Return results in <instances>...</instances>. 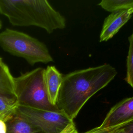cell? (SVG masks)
<instances>
[{"instance_id":"1","label":"cell","mask_w":133,"mask_h":133,"mask_svg":"<svg viewBox=\"0 0 133 133\" xmlns=\"http://www.w3.org/2000/svg\"><path fill=\"white\" fill-rule=\"evenodd\" d=\"M117 74L115 68L105 63L63 75L56 107L73 121L86 102L107 86Z\"/></svg>"},{"instance_id":"2","label":"cell","mask_w":133,"mask_h":133,"mask_svg":"<svg viewBox=\"0 0 133 133\" xmlns=\"http://www.w3.org/2000/svg\"><path fill=\"white\" fill-rule=\"evenodd\" d=\"M0 14L14 26H34L52 33L66 26V19L46 0H0Z\"/></svg>"},{"instance_id":"3","label":"cell","mask_w":133,"mask_h":133,"mask_svg":"<svg viewBox=\"0 0 133 133\" xmlns=\"http://www.w3.org/2000/svg\"><path fill=\"white\" fill-rule=\"evenodd\" d=\"M0 47L11 55L22 58L31 65L53 62L46 45L22 32L6 28L0 33Z\"/></svg>"},{"instance_id":"4","label":"cell","mask_w":133,"mask_h":133,"mask_svg":"<svg viewBox=\"0 0 133 133\" xmlns=\"http://www.w3.org/2000/svg\"><path fill=\"white\" fill-rule=\"evenodd\" d=\"M45 69L37 68L14 77L15 93L19 105L59 111L49 101L44 81Z\"/></svg>"},{"instance_id":"5","label":"cell","mask_w":133,"mask_h":133,"mask_svg":"<svg viewBox=\"0 0 133 133\" xmlns=\"http://www.w3.org/2000/svg\"><path fill=\"white\" fill-rule=\"evenodd\" d=\"M16 114L30 122L43 133H61L73 122L59 111H48L19 104Z\"/></svg>"},{"instance_id":"6","label":"cell","mask_w":133,"mask_h":133,"mask_svg":"<svg viewBox=\"0 0 133 133\" xmlns=\"http://www.w3.org/2000/svg\"><path fill=\"white\" fill-rule=\"evenodd\" d=\"M132 119L133 96L122 100L112 107L99 127L111 128L124 124Z\"/></svg>"},{"instance_id":"7","label":"cell","mask_w":133,"mask_h":133,"mask_svg":"<svg viewBox=\"0 0 133 133\" xmlns=\"http://www.w3.org/2000/svg\"><path fill=\"white\" fill-rule=\"evenodd\" d=\"M132 14L133 9L112 12L104 20L99 36L100 42L107 41L112 38L128 22Z\"/></svg>"},{"instance_id":"8","label":"cell","mask_w":133,"mask_h":133,"mask_svg":"<svg viewBox=\"0 0 133 133\" xmlns=\"http://www.w3.org/2000/svg\"><path fill=\"white\" fill-rule=\"evenodd\" d=\"M63 76L54 65H48L45 69L44 81L49 101L55 106Z\"/></svg>"},{"instance_id":"9","label":"cell","mask_w":133,"mask_h":133,"mask_svg":"<svg viewBox=\"0 0 133 133\" xmlns=\"http://www.w3.org/2000/svg\"><path fill=\"white\" fill-rule=\"evenodd\" d=\"M6 133H43L21 117L16 115L6 122Z\"/></svg>"},{"instance_id":"10","label":"cell","mask_w":133,"mask_h":133,"mask_svg":"<svg viewBox=\"0 0 133 133\" xmlns=\"http://www.w3.org/2000/svg\"><path fill=\"white\" fill-rule=\"evenodd\" d=\"M19 103L16 95L0 96V120L6 122L16 112Z\"/></svg>"},{"instance_id":"11","label":"cell","mask_w":133,"mask_h":133,"mask_svg":"<svg viewBox=\"0 0 133 133\" xmlns=\"http://www.w3.org/2000/svg\"><path fill=\"white\" fill-rule=\"evenodd\" d=\"M14 77L9 67L4 63L0 66V96L16 95L14 90Z\"/></svg>"},{"instance_id":"12","label":"cell","mask_w":133,"mask_h":133,"mask_svg":"<svg viewBox=\"0 0 133 133\" xmlns=\"http://www.w3.org/2000/svg\"><path fill=\"white\" fill-rule=\"evenodd\" d=\"M109 12L133 9V0H102L98 4Z\"/></svg>"},{"instance_id":"13","label":"cell","mask_w":133,"mask_h":133,"mask_svg":"<svg viewBox=\"0 0 133 133\" xmlns=\"http://www.w3.org/2000/svg\"><path fill=\"white\" fill-rule=\"evenodd\" d=\"M128 39L129 45L126 59V74L124 80L133 89V30Z\"/></svg>"},{"instance_id":"14","label":"cell","mask_w":133,"mask_h":133,"mask_svg":"<svg viewBox=\"0 0 133 133\" xmlns=\"http://www.w3.org/2000/svg\"><path fill=\"white\" fill-rule=\"evenodd\" d=\"M124 124L108 128H101L97 127L84 133H121L122 128Z\"/></svg>"},{"instance_id":"15","label":"cell","mask_w":133,"mask_h":133,"mask_svg":"<svg viewBox=\"0 0 133 133\" xmlns=\"http://www.w3.org/2000/svg\"><path fill=\"white\" fill-rule=\"evenodd\" d=\"M121 133H133V119L123 126Z\"/></svg>"},{"instance_id":"16","label":"cell","mask_w":133,"mask_h":133,"mask_svg":"<svg viewBox=\"0 0 133 133\" xmlns=\"http://www.w3.org/2000/svg\"><path fill=\"white\" fill-rule=\"evenodd\" d=\"M61 133H78V132L75 124L74 123V122H73Z\"/></svg>"},{"instance_id":"17","label":"cell","mask_w":133,"mask_h":133,"mask_svg":"<svg viewBox=\"0 0 133 133\" xmlns=\"http://www.w3.org/2000/svg\"><path fill=\"white\" fill-rule=\"evenodd\" d=\"M0 133H6V123L1 120H0Z\"/></svg>"},{"instance_id":"18","label":"cell","mask_w":133,"mask_h":133,"mask_svg":"<svg viewBox=\"0 0 133 133\" xmlns=\"http://www.w3.org/2000/svg\"><path fill=\"white\" fill-rule=\"evenodd\" d=\"M4 63V62H3V59H2V58L0 57V66H1L3 64V63Z\"/></svg>"},{"instance_id":"19","label":"cell","mask_w":133,"mask_h":133,"mask_svg":"<svg viewBox=\"0 0 133 133\" xmlns=\"http://www.w3.org/2000/svg\"><path fill=\"white\" fill-rule=\"evenodd\" d=\"M2 28V22L0 19V29H1Z\"/></svg>"}]
</instances>
